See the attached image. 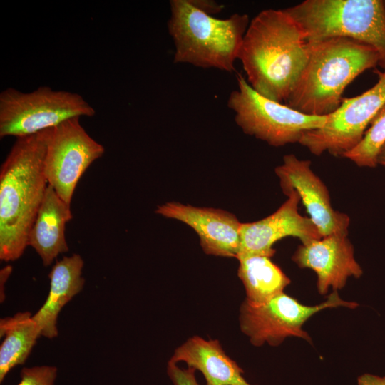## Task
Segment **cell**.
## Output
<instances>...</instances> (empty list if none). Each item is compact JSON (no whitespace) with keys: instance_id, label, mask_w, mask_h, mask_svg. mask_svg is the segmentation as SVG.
Here are the masks:
<instances>
[{"instance_id":"obj_3","label":"cell","mask_w":385,"mask_h":385,"mask_svg":"<svg viewBox=\"0 0 385 385\" xmlns=\"http://www.w3.org/2000/svg\"><path fill=\"white\" fill-rule=\"evenodd\" d=\"M309 45V58L287 105L304 114L327 115L340 106L344 91L354 78L379 66V55L372 46L349 38Z\"/></svg>"},{"instance_id":"obj_14","label":"cell","mask_w":385,"mask_h":385,"mask_svg":"<svg viewBox=\"0 0 385 385\" xmlns=\"http://www.w3.org/2000/svg\"><path fill=\"white\" fill-rule=\"evenodd\" d=\"M155 212L180 221L200 237L203 251L215 256L237 257L240 245V222L227 211L170 202L158 205Z\"/></svg>"},{"instance_id":"obj_4","label":"cell","mask_w":385,"mask_h":385,"mask_svg":"<svg viewBox=\"0 0 385 385\" xmlns=\"http://www.w3.org/2000/svg\"><path fill=\"white\" fill-rule=\"evenodd\" d=\"M168 30L174 44V62L232 72L250 24L246 14L218 19L189 0L170 1Z\"/></svg>"},{"instance_id":"obj_23","label":"cell","mask_w":385,"mask_h":385,"mask_svg":"<svg viewBox=\"0 0 385 385\" xmlns=\"http://www.w3.org/2000/svg\"><path fill=\"white\" fill-rule=\"evenodd\" d=\"M196 8L203 12L215 16L221 12L224 8L223 5L212 0H189Z\"/></svg>"},{"instance_id":"obj_5","label":"cell","mask_w":385,"mask_h":385,"mask_svg":"<svg viewBox=\"0 0 385 385\" xmlns=\"http://www.w3.org/2000/svg\"><path fill=\"white\" fill-rule=\"evenodd\" d=\"M308 43L344 37L374 48L385 71V1L305 0L284 9Z\"/></svg>"},{"instance_id":"obj_12","label":"cell","mask_w":385,"mask_h":385,"mask_svg":"<svg viewBox=\"0 0 385 385\" xmlns=\"http://www.w3.org/2000/svg\"><path fill=\"white\" fill-rule=\"evenodd\" d=\"M284 194L287 200L274 213L255 222L242 223L236 258L250 255L272 257L275 253L274 243L289 236L297 237L302 244L322 237L312 220L299 214V195L294 190Z\"/></svg>"},{"instance_id":"obj_21","label":"cell","mask_w":385,"mask_h":385,"mask_svg":"<svg viewBox=\"0 0 385 385\" xmlns=\"http://www.w3.org/2000/svg\"><path fill=\"white\" fill-rule=\"evenodd\" d=\"M56 373V368L51 366L24 368L17 385H53Z\"/></svg>"},{"instance_id":"obj_7","label":"cell","mask_w":385,"mask_h":385,"mask_svg":"<svg viewBox=\"0 0 385 385\" xmlns=\"http://www.w3.org/2000/svg\"><path fill=\"white\" fill-rule=\"evenodd\" d=\"M95 114V109L78 93L48 86L30 93L8 88L0 93V137H26L67 120Z\"/></svg>"},{"instance_id":"obj_8","label":"cell","mask_w":385,"mask_h":385,"mask_svg":"<svg viewBox=\"0 0 385 385\" xmlns=\"http://www.w3.org/2000/svg\"><path fill=\"white\" fill-rule=\"evenodd\" d=\"M358 305L356 302L342 299L337 291L332 292L325 302L314 306L302 304L284 292L262 303L245 299L240 309V327L250 342L257 346L265 343L277 346L289 337L311 342L310 337L302 326L312 315L326 308L354 309Z\"/></svg>"},{"instance_id":"obj_11","label":"cell","mask_w":385,"mask_h":385,"mask_svg":"<svg viewBox=\"0 0 385 385\" xmlns=\"http://www.w3.org/2000/svg\"><path fill=\"white\" fill-rule=\"evenodd\" d=\"M275 173L284 194L294 190L299 195L309 217L322 237L348 235L349 217L332 207L329 190L311 169L310 160H300L293 154L285 155L282 164L275 168Z\"/></svg>"},{"instance_id":"obj_1","label":"cell","mask_w":385,"mask_h":385,"mask_svg":"<svg viewBox=\"0 0 385 385\" xmlns=\"http://www.w3.org/2000/svg\"><path fill=\"white\" fill-rule=\"evenodd\" d=\"M310 45L284 9H267L250 21L238 59L250 86L279 103L287 100L303 71Z\"/></svg>"},{"instance_id":"obj_2","label":"cell","mask_w":385,"mask_h":385,"mask_svg":"<svg viewBox=\"0 0 385 385\" xmlns=\"http://www.w3.org/2000/svg\"><path fill=\"white\" fill-rule=\"evenodd\" d=\"M51 128L19 138L0 168V259H19L29 246V235L48 181L44 158Z\"/></svg>"},{"instance_id":"obj_24","label":"cell","mask_w":385,"mask_h":385,"mask_svg":"<svg viewBox=\"0 0 385 385\" xmlns=\"http://www.w3.org/2000/svg\"><path fill=\"white\" fill-rule=\"evenodd\" d=\"M358 385H385V376L364 374L358 377Z\"/></svg>"},{"instance_id":"obj_17","label":"cell","mask_w":385,"mask_h":385,"mask_svg":"<svg viewBox=\"0 0 385 385\" xmlns=\"http://www.w3.org/2000/svg\"><path fill=\"white\" fill-rule=\"evenodd\" d=\"M83 260L80 255L65 256L57 261L48 275L50 289L48 297L35 314L41 336L51 339L58 335L56 322L59 312L84 285L82 275Z\"/></svg>"},{"instance_id":"obj_20","label":"cell","mask_w":385,"mask_h":385,"mask_svg":"<svg viewBox=\"0 0 385 385\" xmlns=\"http://www.w3.org/2000/svg\"><path fill=\"white\" fill-rule=\"evenodd\" d=\"M369 125L362 140L343 157L359 167L375 168L378 165L377 155L385 143V104Z\"/></svg>"},{"instance_id":"obj_10","label":"cell","mask_w":385,"mask_h":385,"mask_svg":"<svg viewBox=\"0 0 385 385\" xmlns=\"http://www.w3.org/2000/svg\"><path fill=\"white\" fill-rule=\"evenodd\" d=\"M105 152L80 123V118L52 128L44 158V173L58 196L71 205L79 179Z\"/></svg>"},{"instance_id":"obj_9","label":"cell","mask_w":385,"mask_h":385,"mask_svg":"<svg viewBox=\"0 0 385 385\" xmlns=\"http://www.w3.org/2000/svg\"><path fill=\"white\" fill-rule=\"evenodd\" d=\"M377 74L379 80L373 87L357 96L343 99L340 106L327 115L324 125L306 133L299 143L315 155L327 152L343 158L353 150L385 104V71Z\"/></svg>"},{"instance_id":"obj_25","label":"cell","mask_w":385,"mask_h":385,"mask_svg":"<svg viewBox=\"0 0 385 385\" xmlns=\"http://www.w3.org/2000/svg\"><path fill=\"white\" fill-rule=\"evenodd\" d=\"M377 164L385 167V143L379 151L377 155Z\"/></svg>"},{"instance_id":"obj_15","label":"cell","mask_w":385,"mask_h":385,"mask_svg":"<svg viewBox=\"0 0 385 385\" xmlns=\"http://www.w3.org/2000/svg\"><path fill=\"white\" fill-rule=\"evenodd\" d=\"M184 362L200 371L206 385H252L243 377L242 369L223 350L217 340L191 337L178 346L169 360Z\"/></svg>"},{"instance_id":"obj_22","label":"cell","mask_w":385,"mask_h":385,"mask_svg":"<svg viewBox=\"0 0 385 385\" xmlns=\"http://www.w3.org/2000/svg\"><path fill=\"white\" fill-rule=\"evenodd\" d=\"M167 372L173 385H200L193 368L183 369L177 364L168 361Z\"/></svg>"},{"instance_id":"obj_13","label":"cell","mask_w":385,"mask_h":385,"mask_svg":"<svg viewBox=\"0 0 385 385\" xmlns=\"http://www.w3.org/2000/svg\"><path fill=\"white\" fill-rule=\"evenodd\" d=\"M292 260L300 268H309L317 274L320 294L329 288H343L351 277L359 278L363 270L354 257L353 245L348 235H331L300 245Z\"/></svg>"},{"instance_id":"obj_16","label":"cell","mask_w":385,"mask_h":385,"mask_svg":"<svg viewBox=\"0 0 385 385\" xmlns=\"http://www.w3.org/2000/svg\"><path fill=\"white\" fill-rule=\"evenodd\" d=\"M72 218L71 205L48 184L29 235V245L36 250L44 266H49L59 254L68 251L65 229Z\"/></svg>"},{"instance_id":"obj_19","label":"cell","mask_w":385,"mask_h":385,"mask_svg":"<svg viewBox=\"0 0 385 385\" xmlns=\"http://www.w3.org/2000/svg\"><path fill=\"white\" fill-rule=\"evenodd\" d=\"M271 257L261 255L242 256L237 274L246 292V299L255 303L265 302L283 293L291 281L274 264Z\"/></svg>"},{"instance_id":"obj_18","label":"cell","mask_w":385,"mask_h":385,"mask_svg":"<svg viewBox=\"0 0 385 385\" xmlns=\"http://www.w3.org/2000/svg\"><path fill=\"white\" fill-rule=\"evenodd\" d=\"M29 312L1 319L0 382L11 369L25 362L41 331Z\"/></svg>"},{"instance_id":"obj_6","label":"cell","mask_w":385,"mask_h":385,"mask_svg":"<svg viewBox=\"0 0 385 385\" xmlns=\"http://www.w3.org/2000/svg\"><path fill=\"white\" fill-rule=\"evenodd\" d=\"M237 81V89L227 100L236 124L245 134L271 146L299 143L306 133L322 128L327 121V115L304 114L260 95L241 74Z\"/></svg>"}]
</instances>
